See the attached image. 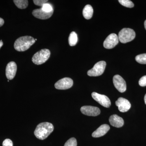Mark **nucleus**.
<instances>
[{
    "mask_svg": "<svg viewBox=\"0 0 146 146\" xmlns=\"http://www.w3.org/2000/svg\"><path fill=\"white\" fill-rule=\"evenodd\" d=\"M113 84L115 88L121 93H123L126 90V84L124 80L121 76L116 75L113 77Z\"/></svg>",
    "mask_w": 146,
    "mask_h": 146,
    "instance_id": "obj_8",
    "label": "nucleus"
},
{
    "mask_svg": "<svg viewBox=\"0 0 146 146\" xmlns=\"http://www.w3.org/2000/svg\"><path fill=\"white\" fill-rule=\"evenodd\" d=\"M42 10L46 12H50L54 11L52 5L48 3L44 4L42 8Z\"/></svg>",
    "mask_w": 146,
    "mask_h": 146,
    "instance_id": "obj_22",
    "label": "nucleus"
},
{
    "mask_svg": "<svg viewBox=\"0 0 146 146\" xmlns=\"http://www.w3.org/2000/svg\"><path fill=\"white\" fill-rule=\"evenodd\" d=\"M35 41H36V40H37V39H35Z\"/></svg>",
    "mask_w": 146,
    "mask_h": 146,
    "instance_id": "obj_30",
    "label": "nucleus"
},
{
    "mask_svg": "<svg viewBox=\"0 0 146 146\" xmlns=\"http://www.w3.org/2000/svg\"><path fill=\"white\" fill-rule=\"evenodd\" d=\"M52 124L48 122L40 123L37 125L34 131L35 136L40 140H44L53 131Z\"/></svg>",
    "mask_w": 146,
    "mask_h": 146,
    "instance_id": "obj_1",
    "label": "nucleus"
},
{
    "mask_svg": "<svg viewBox=\"0 0 146 146\" xmlns=\"http://www.w3.org/2000/svg\"><path fill=\"white\" fill-rule=\"evenodd\" d=\"M50 52L49 50L44 49L35 54L32 60L35 65H40L45 63L49 58Z\"/></svg>",
    "mask_w": 146,
    "mask_h": 146,
    "instance_id": "obj_3",
    "label": "nucleus"
},
{
    "mask_svg": "<svg viewBox=\"0 0 146 146\" xmlns=\"http://www.w3.org/2000/svg\"><path fill=\"white\" fill-rule=\"evenodd\" d=\"M110 127L108 125L103 124L92 133V136L94 138H98L104 136L109 130Z\"/></svg>",
    "mask_w": 146,
    "mask_h": 146,
    "instance_id": "obj_14",
    "label": "nucleus"
},
{
    "mask_svg": "<svg viewBox=\"0 0 146 146\" xmlns=\"http://www.w3.org/2000/svg\"><path fill=\"white\" fill-rule=\"evenodd\" d=\"M119 2L122 5L128 8H132L134 7L133 2L129 0H119Z\"/></svg>",
    "mask_w": 146,
    "mask_h": 146,
    "instance_id": "obj_20",
    "label": "nucleus"
},
{
    "mask_svg": "<svg viewBox=\"0 0 146 146\" xmlns=\"http://www.w3.org/2000/svg\"><path fill=\"white\" fill-rule=\"evenodd\" d=\"M17 72V65L15 62L11 61L9 62L6 68V76L9 80L13 79L16 74Z\"/></svg>",
    "mask_w": 146,
    "mask_h": 146,
    "instance_id": "obj_12",
    "label": "nucleus"
},
{
    "mask_svg": "<svg viewBox=\"0 0 146 146\" xmlns=\"http://www.w3.org/2000/svg\"><path fill=\"white\" fill-rule=\"evenodd\" d=\"M144 101H145V104H146V94L145 96V98H144Z\"/></svg>",
    "mask_w": 146,
    "mask_h": 146,
    "instance_id": "obj_28",
    "label": "nucleus"
},
{
    "mask_svg": "<svg viewBox=\"0 0 146 146\" xmlns=\"http://www.w3.org/2000/svg\"><path fill=\"white\" fill-rule=\"evenodd\" d=\"M82 113L84 115L89 116H95L99 115L100 110L99 108L95 106H82L80 109Z\"/></svg>",
    "mask_w": 146,
    "mask_h": 146,
    "instance_id": "obj_10",
    "label": "nucleus"
},
{
    "mask_svg": "<svg viewBox=\"0 0 146 146\" xmlns=\"http://www.w3.org/2000/svg\"><path fill=\"white\" fill-rule=\"evenodd\" d=\"M144 25H145V27L146 30V20L145 21V23H144Z\"/></svg>",
    "mask_w": 146,
    "mask_h": 146,
    "instance_id": "obj_29",
    "label": "nucleus"
},
{
    "mask_svg": "<svg viewBox=\"0 0 146 146\" xmlns=\"http://www.w3.org/2000/svg\"><path fill=\"white\" fill-rule=\"evenodd\" d=\"M13 1L16 6L21 9H25L28 6L27 0H14Z\"/></svg>",
    "mask_w": 146,
    "mask_h": 146,
    "instance_id": "obj_17",
    "label": "nucleus"
},
{
    "mask_svg": "<svg viewBox=\"0 0 146 146\" xmlns=\"http://www.w3.org/2000/svg\"><path fill=\"white\" fill-rule=\"evenodd\" d=\"M35 39L32 36H21L16 39L14 43V48L16 50L23 52L29 48L35 42Z\"/></svg>",
    "mask_w": 146,
    "mask_h": 146,
    "instance_id": "obj_2",
    "label": "nucleus"
},
{
    "mask_svg": "<svg viewBox=\"0 0 146 146\" xmlns=\"http://www.w3.org/2000/svg\"><path fill=\"white\" fill-rule=\"evenodd\" d=\"M136 61L142 64H146V53L138 55L136 56Z\"/></svg>",
    "mask_w": 146,
    "mask_h": 146,
    "instance_id": "obj_19",
    "label": "nucleus"
},
{
    "mask_svg": "<svg viewBox=\"0 0 146 146\" xmlns=\"http://www.w3.org/2000/svg\"><path fill=\"white\" fill-rule=\"evenodd\" d=\"M54 11L50 12H46L42 10V9H38L33 10L32 14L35 18L42 20H46L50 18L53 13Z\"/></svg>",
    "mask_w": 146,
    "mask_h": 146,
    "instance_id": "obj_13",
    "label": "nucleus"
},
{
    "mask_svg": "<svg viewBox=\"0 0 146 146\" xmlns=\"http://www.w3.org/2000/svg\"><path fill=\"white\" fill-rule=\"evenodd\" d=\"M119 38L117 35L112 33L107 36L104 42V46L106 49H112L119 43Z\"/></svg>",
    "mask_w": 146,
    "mask_h": 146,
    "instance_id": "obj_9",
    "label": "nucleus"
},
{
    "mask_svg": "<svg viewBox=\"0 0 146 146\" xmlns=\"http://www.w3.org/2000/svg\"><path fill=\"white\" fill-rule=\"evenodd\" d=\"M115 104L118 107L120 112H127L131 107L130 103L128 100L123 98H120L115 102Z\"/></svg>",
    "mask_w": 146,
    "mask_h": 146,
    "instance_id": "obj_11",
    "label": "nucleus"
},
{
    "mask_svg": "<svg viewBox=\"0 0 146 146\" xmlns=\"http://www.w3.org/2000/svg\"><path fill=\"white\" fill-rule=\"evenodd\" d=\"M4 24V21L2 18H0V27L2 26Z\"/></svg>",
    "mask_w": 146,
    "mask_h": 146,
    "instance_id": "obj_26",
    "label": "nucleus"
},
{
    "mask_svg": "<svg viewBox=\"0 0 146 146\" xmlns=\"http://www.w3.org/2000/svg\"><path fill=\"white\" fill-rule=\"evenodd\" d=\"M93 13L94 10L93 7L89 5H87L85 6L82 11L84 17L87 20H89L92 18Z\"/></svg>",
    "mask_w": 146,
    "mask_h": 146,
    "instance_id": "obj_16",
    "label": "nucleus"
},
{
    "mask_svg": "<svg viewBox=\"0 0 146 146\" xmlns=\"http://www.w3.org/2000/svg\"><path fill=\"white\" fill-rule=\"evenodd\" d=\"M33 1L35 5L42 7L44 4L46 3L48 1V0H34Z\"/></svg>",
    "mask_w": 146,
    "mask_h": 146,
    "instance_id": "obj_23",
    "label": "nucleus"
},
{
    "mask_svg": "<svg viewBox=\"0 0 146 146\" xmlns=\"http://www.w3.org/2000/svg\"><path fill=\"white\" fill-rule=\"evenodd\" d=\"M78 36L77 35L76 32L73 31L70 34L69 37V44L71 46H75L76 44L78 42Z\"/></svg>",
    "mask_w": 146,
    "mask_h": 146,
    "instance_id": "obj_18",
    "label": "nucleus"
},
{
    "mask_svg": "<svg viewBox=\"0 0 146 146\" xmlns=\"http://www.w3.org/2000/svg\"><path fill=\"white\" fill-rule=\"evenodd\" d=\"M106 62L104 61H100L98 62L94 65V68L87 72V74L90 76H98L104 72Z\"/></svg>",
    "mask_w": 146,
    "mask_h": 146,
    "instance_id": "obj_5",
    "label": "nucleus"
},
{
    "mask_svg": "<svg viewBox=\"0 0 146 146\" xmlns=\"http://www.w3.org/2000/svg\"><path fill=\"white\" fill-rule=\"evenodd\" d=\"M3 44L2 41V40H1V41H0V49L2 47Z\"/></svg>",
    "mask_w": 146,
    "mask_h": 146,
    "instance_id": "obj_27",
    "label": "nucleus"
},
{
    "mask_svg": "<svg viewBox=\"0 0 146 146\" xmlns=\"http://www.w3.org/2000/svg\"><path fill=\"white\" fill-rule=\"evenodd\" d=\"M73 85V81L70 78H64L57 81L54 84L56 89L66 90L71 88Z\"/></svg>",
    "mask_w": 146,
    "mask_h": 146,
    "instance_id": "obj_7",
    "label": "nucleus"
},
{
    "mask_svg": "<svg viewBox=\"0 0 146 146\" xmlns=\"http://www.w3.org/2000/svg\"><path fill=\"white\" fill-rule=\"evenodd\" d=\"M77 142L75 138H72L68 140L65 144L64 146H77Z\"/></svg>",
    "mask_w": 146,
    "mask_h": 146,
    "instance_id": "obj_21",
    "label": "nucleus"
},
{
    "mask_svg": "<svg viewBox=\"0 0 146 146\" xmlns=\"http://www.w3.org/2000/svg\"><path fill=\"white\" fill-rule=\"evenodd\" d=\"M109 121L111 125L115 127H121L124 125L123 119L117 115H112L110 117Z\"/></svg>",
    "mask_w": 146,
    "mask_h": 146,
    "instance_id": "obj_15",
    "label": "nucleus"
},
{
    "mask_svg": "<svg viewBox=\"0 0 146 146\" xmlns=\"http://www.w3.org/2000/svg\"><path fill=\"white\" fill-rule=\"evenodd\" d=\"M139 84L141 86H146V76H143L140 79Z\"/></svg>",
    "mask_w": 146,
    "mask_h": 146,
    "instance_id": "obj_24",
    "label": "nucleus"
},
{
    "mask_svg": "<svg viewBox=\"0 0 146 146\" xmlns=\"http://www.w3.org/2000/svg\"><path fill=\"white\" fill-rule=\"evenodd\" d=\"M136 33L132 29L124 28L119 32V40L120 42L123 44L132 41L135 38Z\"/></svg>",
    "mask_w": 146,
    "mask_h": 146,
    "instance_id": "obj_4",
    "label": "nucleus"
},
{
    "mask_svg": "<svg viewBox=\"0 0 146 146\" xmlns=\"http://www.w3.org/2000/svg\"><path fill=\"white\" fill-rule=\"evenodd\" d=\"M92 98L94 100L98 102L100 104L106 108H109L111 105V102L109 98L105 95H102L93 92L92 93Z\"/></svg>",
    "mask_w": 146,
    "mask_h": 146,
    "instance_id": "obj_6",
    "label": "nucleus"
},
{
    "mask_svg": "<svg viewBox=\"0 0 146 146\" xmlns=\"http://www.w3.org/2000/svg\"><path fill=\"white\" fill-rule=\"evenodd\" d=\"M12 141L9 139H6L4 141L3 143V146H13Z\"/></svg>",
    "mask_w": 146,
    "mask_h": 146,
    "instance_id": "obj_25",
    "label": "nucleus"
}]
</instances>
